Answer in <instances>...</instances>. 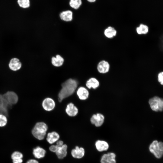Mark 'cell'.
Returning a JSON list of instances; mask_svg holds the SVG:
<instances>
[{"label": "cell", "mask_w": 163, "mask_h": 163, "mask_svg": "<svg viewBox=\"0 0 163 163\" xmlns=\"http://www.w3.org/2000/svg\"><path fill=\"white\" fill-rule=\"evenodd\" d=\"M78 85L77 81L72 78H69L63 83L62 88L58 94L59 102L72 95L76 91Z\"/></svg>", "instance_id": "1"}, {"label": "cell", "mask_w": 163, "mask_h": 163, "mask_svg": "<svg viewBox=\"0 0 163 163\" xmlns=\"http://www.w3.org/2000/svg\"><path fill=\"white\" fill-rule=\"evenodd\" d=\"M48 129L47 124L44 122L36 123L32 129L31 133L34 137L41 140L44 139Z\"/></svg>", "instance_id": "2"}, {"label": "cell", "mask_w": 163, "mask_h": 163, "mask_svg": "<svg viewBox=\"0 0 163 163\" xmlns=\"http://www.w3.org/2000/svg\"><path fill=\"white\" fill-rule=\"evenodd\" d=\"M149 150L156 158H161L163 154V143L161 142L154 140L150 144Z\"/></svg>", "instance_id": "3"}, {"label": "cell", "mask_w": 163, "mask_h": 163, "mask_svg": "<svg viewBox=\"0 0 163 163\" xmlns=\"http://www.w3.org/2000/svg\"><path fill=\"white\" fill-rule=\"evenodd\" d=\"M149 104L151 109L155 112H161L163 109V100L162 98L155 96L149 101Z\"/></svg>", "instance_id": "4"}, {"label": "cell", "mask_w": 163, "mask_h": 163, "mask_svg": "<svg viewBox=\"0 0 163 163\" xmlns=\"http://www.w3.org/2000/svg\"><path fill=\"white\" fill-rule=\"evenodd\" d=\"M41 105L44 110L49 112L52 111L54 109L56 103L53 99L50 97H46L42 101Z\"/></svg>", "instance_id": "5"}, {"label": "cell", "mask_w": 163, "mask_h": 163, "mask_svg": "<svg viewBox=\"0 0 163 163\" xmlns=\"http://www.w3.org/2000/svg\"><path fill=\"white\" fill-rule=\"evenodd\" d=\"M3 96L10 105L16 104L18 101L17 95L13 91H8L3 94Z\"/></svg>", "instance_id": "6"}, {"label": "cell", "mask_w": 163, "mask_h": 163, "mask_svg": "<svg viewBox=\"0 0 163 163\" xmlns=\"http://www.w3.org/2000/svg\"><path fill=\"white\" fill-rule=\"evenodd\" d=\"M105 117L104 115L100 113L93 114L90 118L91 123L95 126H101L104 122Z\"/></svg>", "instance_id": "7"}, {"label": "cell", "mask_w": 163, "mask_h": 163, "mask_svg": "<svg viewBox=\"0 0 163 163\" xmlns=\"http://www.w3.org/2000/svg\"><path fill=\"white\" fill-rule=\"evenodd\" d=\"M22 64L18 58L14 57L10 60L8 66L10 71L16 72L20 70L22 67Z\"/></svg>", "instance_id": "8"}, {"label": "cell", "mask_w": 163, "mask_h": 163, "mask_svg": "<svg viewBox=\"0 0 163 163\" xmlns=\"http://www.w3.org/2000/svg\"><path fill=\"white\" fill-rule=\"evenodd\" d=\"M76 94L79 99L85 100L88 98L89 93L87 88L81 86L77 89Z\"/></svg>", "instance_id": "9"}, {"label": "cell", "mask_w": 163, "mask_h": 163, "mask_svg": "<svg viewBox=\"0 0 163 163\" xmlns=\"http://www.w3.org/2000/svg\"><path fill=\"white\" fill-rule=\"evenodd\" d=\"M65 111L69 116L74 117L76 116L78 114V110L73 103L71 102L67 105L65 109Z\"/></svg>", "instance_id": "10"}, {"label": "cell", "mask_w": 163, "mask_h": 163, "mask_svg": "<svg viewBox=\"0 0 163 163\" xmlns=\"http://www.w3.org/2000/svg\"><path fill=\"white\" fill-rule=\"evenodd\" d=\"M110 69V65L109 62L105 60L99 62L97 66L98 72L102 74H105L108 72Z\"/></svg>", "instance_id": "11"}, {"label": "cell", "mask_w": 163, "mask_h": 163, "mask_svg": "<svg viewBox=\"0 0 163 163\" xmlns=\"http://www.w3.org/2000/svg\"><path fill=\"white\" fill-rule=\"evenodd\" d=\"M9 105L4 98L3 95L0 94V114L6 117L8 116V108Z\"/></svg>", "instance_id": "12"}, {"label": "cell", "mask_w": 163, "mask_h": 163, "mask_svg": "<svg viewBox=\"0 0 163 163\" xmlns=\"http://www.w3.org/2000/svg\"><path fill=\"white\" fill-rule=\"evenodd\" d=\"M116 155L113 153L110 152L104 154L102 157L101 163H116Z\"/></svg>", "instance_id": "13"}, {"label": "cell", "mask_w": 163, "mask_h": 163, "mask_svg": "<svg viewBox=\"0 0 163 163\" xmlns=\"http://www.w3.org/2000/svg\"><path fill=\"white\" fill-rule=\"evenodd\" d=\"M71 154L73 158L80 159L84 156L85 150L82 147H79L78 146H76L75 148L72 150Z\"/></svg>", "instance_id": "14"}, {"label": "cell", "mask_w": 163, "mask_h": 163, "mask_svg": "<svg viewBox=\"0 0 163 163\" xmlns=\"http://www.w3.org/2000/svg\"><path fill=\"white\" fill-rule=\"evenodd\" d=\"M59 138L60 136L58 133L53 131L47 134L46 140L49 143L52 144L58 141Z\"/></svg>", "instance_id": "15"}, {"label": "cell", "mask_w": 163, "mask_h": 163, "mask_svg": "<svg viewBox=\"0 0 163 163\" xmlns=\"http://www.w3.org/2000/svg\"><path fill=\"white\" fill-rule=\"evenodd\" d=\"M86 86L87 88L95 89L98 88L100 85L98 80L96 78L92 77L90 78L86 82Z\"/></svg>", "instance_id": "16"}, {"label": "cell", "mask_w": 163, "mask_h": 163, "mask_svg": "<svg viewBox=\"0 0 163 163\" xmlns=\"http://www.w3.org/2000/svg\"><path fill=\"white\" fill-rule=\"evenodd\" d=\"M67 146L65 144H64L61 146L58 147L55 153L59 159H62L66 156L67 154Z\"/></svg>", "instance_id": "17"}, {"label": "cell", "mask_w": 163, "mask_h": 163, "mask_svg": "<svg viewBox=\"0 0 163 163\" xmlns=\"http://www.w3.org/2000/svg\"><path fill=\"white\" fill-rule=\"evenodd\" d=\"M96 149L99 152L107 150L109 147L108 143L106 142L101 140L97 141L95 143Z\"/></svg>", "instance_id": "18"}, {"label": "cell", "mask_w": 163, "mask_h": 163, "mask_svg": "<svg viewBox=\"0 0 163 163\" xmlns=\"http://www.w3.org/2000/svg\"><path fill=\"white\" fill-rule=\"evenodd\" d=\"M60 19L65 21L69 22L73 19V13L70 10H66L62 12L59 14Z\"/></svg>", "instance_id": "19"}, {"label": "cell", "mask_w": 163, "mask_h": 163, "mask_svg": "<svg viewBox=\"0 0 163 163\" xmlns=\"http://www.w3.org/2000/svg\"><path fill=\"white\" fill-rule=\"evenodd\" d=\"M46 153V150L40 146H37L34 149L33 153L35 157L40 159L43 158Z\"/></svg>", "instance_id": "20"}, {"label": "cell", "mask_w": 163, "mask_h": 163, "mask_svg": "<svg viewBox=\"0 0 163 163\" xmlns=\"http://www.w3.org/2000/svg\"><path fill=\"white\" fill-rule=\"evenodd\" d=\"M104 34L106 37L108 38H111L116 35L117 31L114 27L109 26L104 30Z\"/></svg>", "instance_id": "21"}, {"label": "cell", "mask_w": 163, "mask_h": 163, "mask_svg": "<svg viewBox=\"0 0 163 163\" xmlns=\"http://www.w3.org/2000/svg\"><path fill=\"white\" fill-rule=\"evenodd\" d=\"M64 62V59L60 55H57L53 57L51 59V62L53 65L56 67L61 66Z\"/></svg>", "instance_id": "22"}, {"label": "cell", "mask_w": 163, "mask_h": 163, "mask_svg": "<svg viewBox=\"0 0 163 163\" xmlns=\"http://www.w3.org/2000/svg\"><path fill=\"white\" fill-rule=\"evenodd\" d=\"M136 30L139 34H145L148 32L149 28L147 25L142 24L136 28Z\"/></svg>", "instance_id": "23"}, {"label": "cell", "mask_w": 163, "mask_h": 163, "mask_svg": "<svg viewBox=\"0 0 163 163\" xmlns=\"http://www.w3.org/2000/svg\"><path fill=\"white\" fill-rule=\"evenodd\" d=\"M17 4L18 6L23 9H27L30 5V0H17Z\"/></svg>", "instance_id": "24"}, {"label": "cell", "mask_w": 163, "mask_h": 163, "mask_svg": "<svg viewBox=\"0 0 163 163\" xmlns=\"http://www.w3.org/2000/svg\"><path fill=\"white\" fill-rule=\"evenodd\" d=\"M82 4L81 0H70L69 2L70 7L75 9H78Z\"/></svg>", "instance_id": "25"}, {"label": "cell", "mask_w": 163, "mask_h": 163, "mask_svg": "<svg viewBox=\"0 0 163 163\" xmlns=\"http://www.w3.org/2000/svg\"><path fill=\"white\" fill-rule=\"evenodd\" d=\"M23 157V154L20 152L15 151L11 155L12 161L19 160L22 159Z\"/></svg>", "instance_id": "26"}, {"label": "cell", "mask_w": 163, "mask_h": 163, "mask_svg": "<svg viewBox=\"0 0 163 163\" xmlns=\"http://www.w3.org/2000/svg\"><path fill=\"white\" fill-rule=\"evenodd\" d=\"M7 122L6 117L2 114H0V127H3L6 126Z\"/></svg>", "instance_id": "27"}, {"label": "cell", "mask_w": 163, "mask_h": 163, "mask_svg": "<svg viewBox=\"0 0 163 163\" xmlns=\"http://www.w3.org/2000/svg\"><path fill=\"white\" fill-rule=\"evenodd\" d=\"M158 81L161 85H163V72H161L159 73L158 75Z\"/></svg>", "instance_id": "28"}, {"label": "cell", "mask_w": 163, "mask_h": 163, "mask_svg": "<svg viewBox=\"0 0 163 163\" xmlns=\"http://www.w3.org/2000/svg\"><path fill=\"white\" fill-rule=\"evenodd\" d=\"M58 147L56 145H53L49 147V150L53 152H56L57 150Z\"/></svg>", "instance_id": "29"}, {"label": "cell", "mask_w": 163, "mask_h": 163, "mask_svg": "<svg viewBox=\"0 0 163 163\" xmlns=\"http://www.w3.org/2000/svg\"><path fill=\"white\" fill-rule=\"evenodd\" d=\"M56 142V145L58 147L61 146L64 144L63 141L61 140H58Z\"/></svg>", "instance_id": "30"}, {"label": "cell", "mask_w": 163, "mask_h": 163, "mask_svg": "<svg viewBox=\"0 0 163 163\" xmlns=\"http://www.w3.org/2000/svg\"><path fill=\"white\" fill-rule=\"evenodd\" d=\"M26 163H39V162L36 160L31 159L27 161Z\"/></svg>", "instance_id": "31"}, {"label": "cell", "mask_w": 163, "mask_h": 163, "mask_svg": "<svg viewBox=\"0 0 163 163\" xmlns=\"http://www.w3.org/2000/svg\"><path fill=\"white\" fill-rule=\"evenodd\" d=\"M87 1L90 2L92 3L95 2L96 0H87Z\"/></svg>", "instance_id": "32"}]
</instances>
